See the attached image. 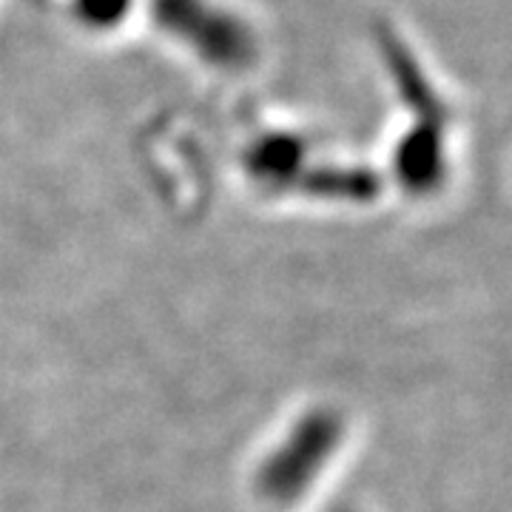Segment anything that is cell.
<instances>
[{
    "instance_id": "cell-1",
    "label": "cell",
    "mask_w": 512,
    "mask_h": 512,
    "mask_svg": "<svg viewBox=\"0 0 512 512\" xmlns=\"http://www.w3.org/2000/svg\"><path fill=\"white\" fill-rule=\"evenodd\" d=\"M157 32L217 74H242L259 63V32L225 0H143Z\"/></svg>"
},
{
    "instance_id": "cell-2",
    "label": "cell",
    "mask_w": 512,
    "mask_h": 512,
    "mask_svg": "<svg viewBox=\"0 0 512 512\" xmlns=\"http://www.w3.org/2000/svg\"><path fill=\"white\" fill-rule=\"evenodd\" d=\"M336 439L339 430L330 416H311L302 421L268 461L262 473L265 493H271L279 501L296 498L322 473V464L336 447Z\"/></svg>"
},
{
    "instance_id": "cell-3",
    "label": "cell",
    "mask_w": 512,
    "mask_h": 512,
    "mask_svg": "<svg viewBox=\"0 0 512 512\" xmlns=\"http://www.w3.org/2000/svg\"><path fill=\"white\" fill-rule=\"evenodd\" d=\"M66 9L83 32L111 35L143 9V0H66Z\"/></svg>"
}]
</instances>
